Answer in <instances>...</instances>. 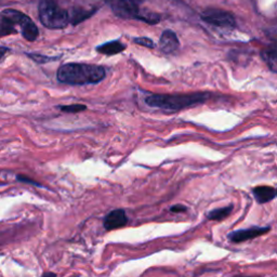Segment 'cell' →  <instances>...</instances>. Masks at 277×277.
<instances>
[{
	"instance_id": "cell-1",
	"label": "cell",
	"mask_w": 277,
	"mask_h": 277,
	"mask_svg": "<svg viewBox=\"0 0 277 277\" xmlns=\"http://www.w3.org/2000/svg\"><path fill=\"white\" fill-rule=\"evenodd\" d=\"M105 75L103 66L84 63H67L58 67L56 78L61 84L82 86L98 84L105 78Z\"/></svg>"
},
{
	"instance_id": "cell-2",
	"label": "cell",
	"mask_w": 277,
	"mask_h": 277,
	"mask_svg": "<svg viewBox=\"0 0 277 277\" xmlns=\"http://www.w3.org/2000/svg\"><path fill=\"white\" fill-rule=\"evenodd\" d=\"M209 98L207 93L194 94H153L146 98V104L151 108L163 110H182L205 102Z\"/></svg>"
},
{
	"instance_id": "cell-3",
	"label": "cell",
	"mask_w": 277,
	"mask_h": 277,
	"mask_svg": "<svg viewBox=\"0 0 277 277\" xmlns=\"http://www.w3.org/2000/svg\"><path fill=\"white\" fill-rule=\"evenodd\" d=\"M38 15L41 24L49 29H63L69 24L68 10L61 8L55 0H40Z\"/></svg>"
},
{
	"instance_id": "cell-4",
	"label": "cell",
	"mask_w": 277,
	"mask_h": 277,
	"mask_svg": "<svg viewBox=\"0 0 277 277\" xmlns=\"http://www.w3.org/2000/svg\"><path fill=\"white\" fill-rule=\"evenodd\" d=\"M29 16L15 9H5L0 12V38L20 32Z\"/></svg>"
},
{
	"instance_id": "cell-5",
	"label": "cell",
	"mask_w": 277,
	"mask_h": 277,
	"mask_svg": "<svg viewBox=\"0 0 277 277\" xmlns=\"http://www.w3.org/2000/svg\"><path fill=\"white\" fill-rule=\"evenodd\" d=\"M114 14L120 19L138 20L141 0H106Z\"/></svg>"
},
{
	"instance_id": "cell-6",
	"label": "cell",
	"mask_w": 277,
	"mask_h": 277,
	"mask_svg": "<svg viewBox=\"0 0 277 277\" xmlns=\"http://www.w3.org/2000/svg\"><path fill=\"white\" fill-rule=\"evenodd\" d=\"M202 20L210 25L219 28L231 29L236 24L234 16L231 13L219 9L205 10L202 14Z\"/></svg>"
},
{
	"instance_id": "cell-7",
	"label": "cell",
	"mask_w": 277,
	"mask_h": 277,
	"mask_svg": "<svg viewBox=\"0 0 277 277\" xmlns=\"http://www.w3.org/2000/svg\"><path fill=\"white\" fill-rule=\"evenodd\" d=\"M270 231V227H250L247 229H238V231H234L228 234V238L233 243H243L245 240H249L261 235L268 233Z\"/></svg>"
},
{
	"instance_id": "cell-8",
	"label": "cell",
	"mask_w": 277,
	"mask_h": 277,
	"mask_svg": "<svg viewBox=\"0 0 277 277\" xmlns=\"http://www.w3.org/2000/svg\"><path fill=\"white\" fill-rule=\"evenodd\" d=\"M128 223V219L126 216V212L122 209H117L111 211L110 214L105 217L104 219V227L108 231H111V229H116L125 226Z\"/></svg>"
},
{
	"instance_id": "cell-9",
	"label": "cell",
	"mask_w": 277,
	"mask_h": 277,
	"mask_svg": "<svg viewBox=\"0 0 277 277\" xmlns=\"http://www.w3.org/2000/svg\"><path fill=\"white\" fill-rule=\"evenodd\" d=\"M161 49L165 53H172L179 48V39L176 37L174 32L167 29L162 34V37L159 39Z\"/></svg>"
},
{
	"instance_id": "cell-10",
	"label": "cell",
	"mask_w": 277,
	"mask_h": 277,
	"mask_svg": "<svg viewBox=\"0 0 277 277\" xmlns=\"http://www.w3.org/2000/svg\"><path fill=\"white\" fill-rule=\"evenodd\" d=\"M253 196L259 204H265L277 196V190L272 186H258L252 190Z\"/></svg>"
},
{
	"instance_id": "cell-11",
	"label": "cell",
	"mask_w": 277,
	"mask_h": 277,
	"mask_svg": "<svg viewBox=\"0 0 277 277\" xmlns=\"http://www.w3.org/2000/svg\"><path fill=\"white\" fill-rule=\"evenodd\" d=\"M97 9H84L81 7H74L68 11L69 14V23H72L73 25H77L79 23L84 22L85 20L89 19L90 16H92L94 13H96Z\"/></svg>"
},
{
	"instance_id": "cell-12",
	"label": "cell",
	"mask_w": 277,
	"mask_h": 277,
	"mask_svg": "<svg viewBox=\"0 0 277 277\" xmlns=\"http://www.w3.org/2000/svg\"><path fill=\"white\" fill-rule=\"evenodd\" d=\"M125 49H126V46L121 44L118 40L110 41V43H106L97 47V51L99 53H101V55H118V53L122 52Z\"/></svg>"
},
{
	"instance_id": "cell-13",
	"label": "cell",
	"mask_w": 277,
	"mask_h": 277,
	"mask_svg": "<svg viewBox=\"0 0 277 277\" xmlns=\"http://www.w3.org/2000/svg\"><path fill=\"white\" fill-rule=\"evenodd\" d=\"M263 61L268 64L271 70L277 73V46H273L271 48L261 52Z\"/></svg>"
},
{
	"instance_id": "cell-14",
	"label": "cell",
	"mask_w": 277,
	"mask_h": 277,
	"mask_svg": "<svg viewBox=\"0 0 277 277\" xmlns=\"http://www.w3.org/2000/svg\"><path fill=\"white\" fill-rule=\"evenodd\" d=\"M232 210H233L232 205L227 206V207H224V208H218V209H215V210L208 212L207 218L209 220L220 221V220L225 219L226 217H228V215L231 214Z\"/></svg>"
},
{
	"instance_id": "cell-15",
	"label": "cell",
	"mask_w": 277,
	"mask_h": 277,
	"mask_svg": "<svg viewBox=\"0 0 277 277\" xmlns=\"http://www.w3.org/2000/svg\"><path fill=\"white\" fill-rule=\"evenodd\" d=\"M26 56H28L31 60H33L34 62H36L37 64H46L48 62H52V61H57L58 56L56 57H51V56H47V55H38V53H25Z\"/></svg>"
},
{
	"instance_id": "cell-16",
	"label": "cell",
	"mask_w": 277,
	"mask_h": 277,
	"mask_svg": "<svg viewBox=\"0 0 277 277\" xmlns=\"http://www.w3.org/2000/svg\"><path fill=\"white\" fill-rule=\"evenodd\" d=\"M62 111L65 113H80L87 110V106L84 104H70V105H60L58 106Z\"/></svg>"
},
{
	"instance_id": "cell-17",
	"label": "cell",
	"mask_w": 277,
	"mask_h": 277,
	"mask_svg": "<svg viewBox=\"0 0 277 277\" xmlns=\"http://www.w3.org/2000/svg\"><path fill=\"white\" fill-rule=\"evenodd\" d=\"M133 41L135 44H138L140 46H144L146 48H154V43H153V40L150 38H134Z\"/></svg>"
},
{
	"instance_id": "cell-18",
	"label": "cell",
	"mask_w": 277,
	"mask_h": 277,
	"mask_svg": "<svg viewBox=\"0 0 277 277\" xmlns=\"http://www.w3.org/2000/svg\"><path fill=\"white\" fill-rule=\"evenodd\" d=\"M16 179L19 180L20 182H23V183H27V184H32V185H36V186H41V184H39L38 182H36L35 180L29 179L28 176H25V175H17Z\"/></svg>"
},
{
	"instance_id": "cell-19",
	"label": "cell",
	"mask_w": 277,
	"mask_h": 277,
	"mask_svg": "<svg viewBox=\"0 0 277 277\" xmlns=\"http://www.w3.org/2000/svg\"><path fill=\"white\" fill-rule=\"evenodd\" d=\"M186 207L183 205H174L170 207V211L171 212H175V214H178V212H184L186 211Z\"/></svg>"
},
{
	"instance_id": "cell-20",
	"label": "cell",
	"mask_w": 277,
	"mask_h": 277,
	"mask_svg": "<svg viewBox=\"0 0 277 277\" xmlns=\"http://www.w3.org/2000/svg\"><path fill=\"white\" fill-rule=\"evenodd\" d=\"M9 51H10V49L7 48V47H0V60H1L5 53H8Z\"/></svg>"
},
{
	"instance_id": "cell-21",
	"label": "cell",
	"mask_w": 277,
	"mask_h": 277,
	"mask_svg": "<svg viewBox=\"0 0 277 277\" xmlns=\"http://www.w3.org/2000/svg\"><path fill=\"white\" fill-rule=\"evenodd\" d=\"M41 277H56V275L52 272H47V273H44Z\"/></svg>"
},
{
	"instance_id": "cell-22",
	"label": "cell",
	"mask_w": 277,
	"mask_h": 277,
	"mask_svg": "<svg viewBox=\"0 0 277 277\" xmlns=\"http://www.w3.org/2000/svg\"><path fill=\"white\" fill-rule=\"evenodd\" d=\"M234 277H253V276H243V275H239V276H234Z\"/></svg>"
}]
</instances>
